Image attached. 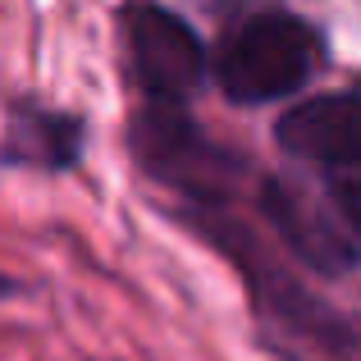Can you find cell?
<instances>
[{
	"label": "cell",
	"mask_w": 361,
	"mask_h": 361,
	"mask_svg": "<svg viewBox=\"0 0 361 361\" xmlns=\"http://www.w3.org/2000/svg\"><path fill=\"white\" fill-rule=\"evenodd\" d=\"M188 224H192L215 252H224L233 261V270H238L243 283H247L256 325H261L265 343L283 361H357L353 316L329 307L325 298H316L307 283H298V274L274 261L261 247V238H256L243 220H233V211L188 215Z\"/></svg>",
	"instance_id": "6da1fadb"
},
{
	"label": "cell",
	"mask_w": 361,
	"mask_h": 361,
	"mask_svg": "<svg viewBox=\"0 0 361 361\" xmlns=\"http://www.w3.org/2000/svg\"><path fill=\"white\" fill-rule=\"evenodd\" d=\"M133 165L174 197V215L238 211L252 192V160L197 123L192 106H147L128 119Z\"/></svg>",
	"instance_id": "7a4b0ae2"
},
{
	"label": "cell",
	"mask_w": 361,
	"mask_h": 361,
	"mask_svg": "<svg viewBox=\"0 0 361 361\" xmlns=\"http://www.w3.org/2000/svg\"><path fill=\"white\" fill-rule=\"evenodd\" d=\"M329 37L307 14L265 5L243 14L211 51V78L233 106L293 101L325 73Z\"/></svg>",
	"instance_id": "3957f363"
},
{
	"label": "cell",
	"mask_w": 361,
	"mask_h": 361,
	"mask_svg": "<svg viewBox=\"0 0 361 361\" xmlns=\"http://www.w3.org/2000/svg\"><path fill=\"white\" fill-rule=\"evenodd\" d=\"M256 215L274 243L320 279H348L361 261L357 229H361V202L357 178H334V183H311L302 174H256L252 192Z\"/></svg>",
	"instance_id": "277c9868"
},
{
	"label": "cell",
	"mask_w": 361,
	"mask_h": 361,
	"mask_svg": "<svg viewBox=\"0 0 361 361\" xmlns=\"http://www.w3.org/2000/svg\"><path fill=\"white\" fill-rule=\"evenodd\" d=\"M128 69L147 106H192L211 82V46L183 14L156 0H137L123 14Z\"/></svg>",
	"instance_id": "5b68a950"
},
{
	"label": "cell",
	"mask_w": 361,
	"mask_h": 361,
	"mask_svg": "<svg viewBox=\"0 0 361 361\" xmlns=\"http://www.w3.org/2000/svg\"><path fill=\"white\" fill-rule=\"evenodd\" d=\"M274 142L293 165L311 169V178L334 183V178H357L361 142H357V92L329 87L293 101L274 119Z\"/></svg>",
	"instance_id": "8992f818"
},
{
	"label": "cell",
	"mask_w": 361,
	"mask_h": 361,
	"mask_svg": "<svg viewBox=\"0 0 361 361\" xmlns=\"http://www.w3.org/2000/svg\"><path fill=\"white\" fill-rule=\"evenodd\" d=\"M87 115L69 106H46L37 97H14L0 123V165L32 174H73L87 156Z\"/></svg>",
	"instance_id": "52a82bcc"
},
{
	"label": "cell",
	"mask_w": 361,
	"mask_h": 361,
	"mask_svg": "<svg viewBox=\"0 0 361 361\" xmlns=\"http://www.w3.org/2000/svg\"><path fill=\"white\" fill-rule=\"evenodd\" d=\"M27 293V279H14V274H0V302H14Z\"/></svg>",
	"instance_id": "ba28073f"
},
{
	"label": "cell",
	"mask_w": 361,
	"mask_h": 361,
	"mask_svg": "<svg viewBox=\"0 0 361 361\" xmlns=\"http://www.w3.org/2000/svg\"><path fill=\"white\" fill-rule=\"evenodd\" d=\"M192 5H206V9H215V5H233V0H192Z\"/></svg>",
	"instance_id": "9c48e42d"
}]
</instances>
